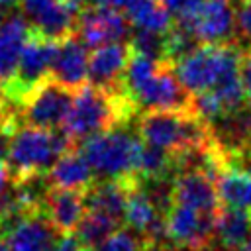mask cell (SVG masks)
<instances>
[{"label":"cell","instance_id":"obj_1","mask_svg":"<svg viewBox=\"0 0 251 251\" xmlns=\"http://www.w3.org/2000/svg\"><path fill=\"white\" fill-rule=\"evenodd\" d=\"M135 104L124 90H108L84 84L75 90L71 112L63 131L73 141H84L92 135L126 124L135 114Z\"/></svg>","mask_w":251,"mask_h":251},{"label":"cell","instance_id":"obj_2","mask_svg":"<svg viewBox=\"0 0 251 251\" xmlns=\"http://www.w3.org/2000/svg\"><path fill=\"white\" fill-rule=\"evenodd\" d=\"M137 133L145 145L165 149L176 157L200 149L214 139L210 126L192 108L143 112L137 124Z\"/></svg>","mask_w":251,"mask_h":251},{"label":"cell","instance_id":"obj_3","mask_svg":"<svg viewBox=\"0 0 251 251\" xmlns=\"http://www.w3.org/2000/svg\"><path fill=\"white\" fill-rule=\"evenodd\" d=\"M73 149V139L63 129H45L35 126H20L8 141L6 163L20 180L47 175L61 155Z\"/></svg>","mask_w":251,"mask_h":251},{"label":"cell","instance_id":"obj_4","mask_svg":"<svg viewBox=\"0 0 251 251\" xmlns=\"http://www.w3.org/2000/svg\"><path fill=\"white\" fill-rule=\"evenodd\" d=\"M143 147L145 143L139 133L135 135L122 127H112L84 139L80 151L100 180H114L137 178Z\"/></svg>","mask_w":251,"mask_h":251},{"label":"cell","instance_id":"obj_5","mask_svg":"<svg viewBox=\"0 0 251 251\" xmlns=\"http://www.w3.org/2000/svg\"><path fill=\"white\" fill-rule=\"evenodd\" d=\"M243 51L237 45H200L173 63L182 86L194 96L241 75Z\"/></svg>","mask_w":251,"mask_h":251},{"label":"cell","instance_id":"obj_6","mask_svg":"<svg viewBox=\"0 0 251 251\" xmlns=\"http://www.w3.org/2000/svg\"><path fill=\"white\" fill-rule=\"evenodd\" d=\"M75 90L59 84L53 78L37 84L25 98L22 106V116L27 126L45 129H63L65 120L71 112Z\"/></svg>","mask_w":251,"mask_h":251},{"label":"cell","instance_id":"obj_7","mask_svg":"<svg viewBox=\"0 0 251 251\" xmlns=\"http://www.w3.org/2000/svg\"><path fill=\"white\" fill-rule=\"evenodd\" d=\"M135 108L143 112L153 110H188L192 108V94L182 86L171 61H161L155 75L131 96Z\"/></svg>","mask_w":251,"mask_h":251},{"label":"cell","instance_id":"obj_8","mask_svg":"<svg viewBox=\"0 0 251 251\" xmlns=\"http://www.w3.org/2000/svg\"><path fill=\"white\" fill-rule=\"evenodd\" d=\"M216 216L182 204H171L165 212L167 239L175 245L188 247L190 251H206L214 241Z\"/></svg>","mask_w":251,"mask_h":251},{"label":"cell","instance_id":"obj_9","mask_svg":"<svg viewBox=\"0 0 251 251\" xmlns=\"http://www.w3.org/2000/svg\"><path fill=\"white\" fill-rule=\"evenodd\" d=\"M133 25L126 12L114 8H84L76 22V37L88 47L96 49L108 43H127Z\"/></svg>","mask_w":251,"mask_h":251},{"label":"cell","instance_id":"obj_10","mask_svg":"<svg viewBox=\"0 0 251 251\" xmlns=\"http://www.w3.org/2000/svg\"><path fill=\"white\" fill-rule=\"evenodd\" d=\"M57 47L59 41H51L37 33H31V37L27 39L22 51L16 76L6 88L18 98H25L37 84H41L51 76V67L57 55Z\"/></svg>","mask_w":251,"mask_h":251},{"label":"cell","instance_id":"obj_11","mask_svg":"<svg viewBox=\"0 0 251 251\" xmlns=\"http://www.w3.org/2000/svg\"><path fill=\"white\" fill-rule=\"evenodd\" d=\"M20 8L31 31L45 39L63 41L76 29L78 14L67 0H22Z\"/></svg>","mask_w":251,"mask_h":251},{"label":"cell","instance_id":"obj_12","mask_svg":"<svg viewBox=\"0 0 251 251\" xmlns=\"http://www.w3.org/2000/svg\"><path fill=\"white\" fill-rule=\"evenodd\" d=\"M186 24L202 45H237L233 0H204Z\"/></svg>","mask_w":251,"mask_h":251},{"label":"cell","instance_id":"obj_13","mask_svg":"<svg viewBox=\"0 0 251 251\" xmlns=\"http://www.w3.org/2000/svg\"><path fill=\"white\" fill-rule=\"evenodd\" d=\"M171 204H182L216 216L222 208L214 178L202 169H182L171 182Z\"/></svg>","mask_w":251,"mask_h":251},{"label":"cell","instance_id":"obj_14","mask_svg":"<svg viewBox=\"0 0 251 251\" xmlns=\"http://www.w3.org/2000/svg\"><path fill=\"white\" fill-rule=\"evenodd\" d=\"M4 233L10 251H51L57 241V231L41 210L12 218Z\"/></svg>","mask_w":251,"mask_h":251},{"label":"cell","instance_id":"obj_15","mask_svg":"<svg viewBox=\"0 0 251 251\" xmlns=\"http://www.w3.org/2000/svg\"><path fill=\"white\" fill-rule=\"evenodd\" d=\"M129 59V43H108L92 49L88 59V84L108 90H122V78Z\"/></svg>","mask_w":251,"mask_h":251},{"label":"cell","instance_id":"obj_16","mask_svg":"<svg viewBox=\"0 0 251 251\" xmlns=\"http://www.w3.org/2000/svg\"><path fill=\"white\" fill-rule=\"evenodd\" d=\"M88 47L73 33L59 41L49 78L71 90H78L80 86L88 84Z\"/></svg>","mask_w":251,"mask_h":251},{"label":"cell","instance_id":"obj_17","mask_svg":"<svg viewBox=\"0 0 251 251\" xmlns=\"http://www.w3.org/2000/svg\"><path fill=\"white\" fill-rule=\"evenodd\" d=\"M31 27L22 14H10L0 22V86H8L18 71L22 51L31 37Z\"/></svg>","mask_w":251,"mask_h":251},{"label":"cell","instance_id":"obj_18","mask_svg":"<svg viewBox=\"0 0 251 251\" xmlns=\"http://www.w3.org/2000/svg\"><path fill=\"white\" fill-rule=\"evenodd\" d=\"M41 212L47 216L49 224L55 227L57 233L67 235L76 231L78 224L86 214V200L84 192L75 190H59L51 188V192L43 200Z\"/></svg>","mask_w":251,"mask_h":251},{"label":"cell","instance_id":"obj_19","mask_svg":"<svg viewBox=\"0 0 251 251\" xmlns=\"http://www.w3.org/2000/svg\"><path fill=\"white\" fill-rule=\"evenodd\" d=\"M135 184H137V178H114V180L94 182L84 192L86 210L110 216L120 224L126 214L129 192Z\"/></svg>","mask_w":251,"mask_h":251},{"label":"cell","instance_id":"obj_20","mask_svg":"<svg viewBox=\"0 0 251 251\" xmlns=\"http://www.w3.org/2000/svg\"><path fill=\"white\" fill-rule=\"evenodd\" d=\"M94 171L82 151H67L57 159V163L49 169L47 180L51 188L59 190H75L86 192L94 184Z\"/></svg>","mask_w":251,"mask_h":251},{"label":"cell","instance_id":"obj_21","mask_svg":"<svg viewBox=\"0 0 251 251\" xmlns=\"http://www.w3.org/2000/svg\"><path fill=\"white\" fill-rule=\"evenodd\" d=\"M220 204L251 212V173L227 161L214 176Z\"/></svg>","mask_w":251,"mask_h":251},{"label":"cell","instance_id":"obj_22","mask_svg":"<svg viewBox=\"0 0 251 251\" xmlns=\"http://www.w3.org/2000/svg\"><path fill=\"white\" fill-rule=\"evenodd\" d=\"M251 235V212L222 206L216 216L214 241L226 251H241Z\"/></svg>","mask_w":251,"mask_h":251},{"label":"cell","instance_id":"obj_23","mask_svg":"<svg viewBox=\"0 0 251 251\" xmlns=\"http://www.w3.org/2000/svg\"><path fill=\"white\" fill-rule=\"evenodd\" d=\"M124 12L135 29H145L161 35H165L175 24L171 22V14L159 0H129Z\"/></svg>","mask_w":251,"mask_h":251},{"label":"cell","instance_id":"obj_24","mask_svg":"<svg viewBox=\"0 0 251 251\" xmlns=\"http://www.w3.org/2000/svg\"><path fill=\"white\" fill-rule=\"evenodd\" d=\"M118 229V222L112 220L110 216H104L100 212H90L86 210L82 222L76 227V239L88 249L94 251L108 235H112Z\"/></svg>","mask_w":251,"mask_h":251},{"label":"cell","instance_id":"obj_25","mask_svg":"<svg viewBox=\"0 0 251 251\" xmlns=\"http://www.w3.org/2000/svg\"><path fill=\"white\" fill-rule=\"evenodd\" d=\"M129 47L135 53L147 55L155 61H167V51H165V35L161 33H153V31H145V29H135L131 31L129 37Z\"/></svg>","mask_w":251,"mask_h":251},{"label":"cell","instance_id":"obj_26","mask_svg":"<svg viewBox=\"0 0 251 251\" xmlns=\"http://www.w3.org/2000/svg\"><path fill=\"white\" fill-rule=\"evenodd\" d=\"M94 251H153L151 245L131 229H116Z\"/></svg>","mask_w":251,"mask_h":251},{"label":"cell","instance_id":"obj_27","mask_svg":"<svg viewBox=\"0 0 251 251\" xmlns=\"http://www.w3.org/2000/svg\"><path fill=\"white\" fill-rule=\"evenodd\" d=\"M163 8L175 18V22H186L194 16V12L200 8L204 0H159Z\"/></svg>","mask_w":251,"mask_h":251},{"label":"cell","instance_id":"obj_28","mask_svg":"<svg viewBox=\"0 0 251 251\" xmlns=\"http://www.w3.org/2000/svg\"><path fill=\"white\" fill-rule=\"evenodd\" d=\"M235 20H237V37L247 43V49H251V0H239L235 8Z\"/></svg>","mask_w":251,"mask_h":251},{"label":"cell","instance_id":"obj_29","mask_svg":"<svg viewBox=\"0 0 251 251\" xmlns=\"http://www.w3.org/2000/svg\"><path fill=\"white\" fill-rule=\"evenodd\" d=\"M51 251H88V249H86V247L76 239V235L67 233V235L57 237V241L53 243Z\"/></svg>","mask_w":251,"mask_h":251},{"label":"cell","instance_id":"obj_30","mask_svg":"<svg viewBox=\"0 0 251 251\" xmlns=\"http://www.w3.org/2000/svg\"><path fill=\"white\" fill-rule=\"evenodd\" d=\"M241 80H243V88H245V96L251 108V49L243 51V59H241Z\"/></svg>","mask_w":251,"mask_h":251},{"label":"cell","instance_id":"obj_31","mask_svg":"<svg viewBox=\"0 0 251 251\" xmlns=\"http://www.w3.org/2000/svg\"><path fill=\"white\" fill-rule=\"evenodd\" d=\"M86 8H114V10H126L129 0H84Z\"/></svg>","mask_w":251,"mask_h":251},{"label":"cell","instance_id":"obj_32","mask_svg":"<svg viewBox=\"0 0 251 251\" xmlns=\"http://www.w3.org/2000/svg\"><path fill=\"white\" fill-rule=\"evenodd\" d=\"M10 169H8V163L0 157V196H4L8 192V182H10Z\"/></svg>","mask_w":251,"mask_h":251},{"label":"cell","instance_id":"obj_33","mask_svg":"<svg viewBox=\"0 0 251 251\" xmlns=\"http://www.w3.org/2000/svg\"><path fill=\"white\" fill-rule=\"evenodd\" d=\"M22 0H0V8H12L16 4H20Z\"/></svg>","mask_w":251,"mask_h":251},{"label":"cell","instance_id":"obj_34","mask_svg":"<svg viewBox=\"0 0 251 251\" xmlns=\"http://www.w3.org/2000/svg\"><path fill=\"white\" fill-rule=\"evenodd\" d=\"M0 251H10V247H8V243H6V239L0 235Z\"/></svg>","mask_w":251,"mask_h":251},{"label":"cell","instance_id":"obj_35","mask_svg":"<svg viewBox=\"0 0 251 251\" xmlns=\"http://www.w3.org/2000/svg\"><path fill=\"white\" fill-rule=\"evenodd\" d=\"M241 251H251V235H249V239L245 241V245H243V249Z\"/></svg>","mask_w":251,"mask_h":251},{"label":"cell","instance_id":"obj_36","mask_svg":"<svg viewBox=\"0 0 251 251\" xmlns=\"http://www.w3.org/2000/svg\"><path fill=\"white\" fill-rule=\"evenodd\" d=\"M235 2H239V0H235Z\"/></svg>","mask_w":251,"mask_h":251}]
</instances>
